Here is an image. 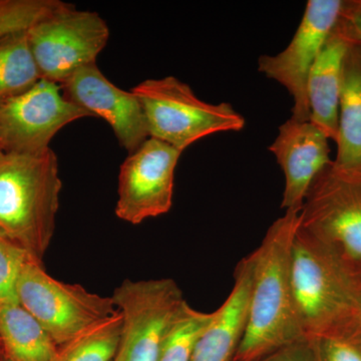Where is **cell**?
<instances>
[{
  "mask_svg": "<svg viewBox=\"0 0 361 361\" xmlns=\"http://www.w3.org/2000/svg\"><path fill=\"white\" fill-rule=\"evenodd\" d=\"M132 92L142 104L149 137L182 152L207 135L245 127L231 104L206 103L174 77L145 80Z\"/></svg>",
  "mask_w": 361,
  "mask_h": 361,
  "instance_id": "obj_4",
  "label": "cell"
},
{
  "mask_svg": "<svg viewBox=\"0 0 361 361\" xmlns=\"http://www.w3.org/2000/svg\"><path fill=\"white\" fill-rule=\"evenodd\" d=\"M122 332V317L104 320L59 348L58 361H115Z\"/></svg>",
  "mask_w": 361,
  "mask_h": 361,
  "instance_id": "obj_19",
  "label": "cell"
},
{
  "mask_svg": "<svg viewBox=\"0 0 361 361\" xmlns=\"http://www.w3.org/2000/svg\"><path fill=\"white\" fill-rule=\"evenodd\" d=\"M343 0H310L286 49L258 59V71L276 80L293 97L291 118L310 121L307 82L311 68L341 18Z\"/></svg>",
  "mask_w": 361,
  "mask_h": 361,
  "instance_id": "obj_11",
  "label": "cell"
},
{
  "mask_svg": "<svg viewBox=\"0 0 361 361\" xmlns=\"http://www.w3.org/2000/svg\"><path fill=\"white\" fill-rule=\"evenodd\" d=\"M0 361H9L7 360L6 356L4 355V350H2V353H0Z\"/></svg>",
  "mask_w": 361,
  "mask_h": 361,
  "instance_id": "obj_28",
  "label": "cell"
},
{
  "mask_svg": "<svg viewBox=\"0 0 361 361\" xmlns=\"http://www.w3.org/2000/svg\"><path fill=\"white\" fill-rule=\"evenodd\" d=\"M16 294L18 302L59 348L118 312L111 297L92 293L82 285L59 281L32 259L20 271Z\"/></svg>",
  "mask_w": 361,
  "mask_h": 361,
  "instance_id": "obj_5",
  "label": "cell"
},
{
  "mask_svg": "<svg viewBox=\"0 0 361 361\" xmlns=\"http://www.w3.org/2000/svg\"><path fill=\"white\" fill-rule=\"evenodd\" d=\"M355 37L342 18L330 32L311 68L307 82L310 122L336 142L344 59Z\"/></svg>",
  "mask_w": 361,
  "mask_h": 361,
  "instance_id": "obj_14",
  "label": "cell"
},
{
  "mask_svg": "<svg viewBox=\"0 0 361 361\" xmlns=\"http://www.w3.org/2000/svg\"><path fill=\"white\" fill-rule=\"evenodd\" d=\"M299 229L351 271L361 266V172L329 165L316 177L299 213Z\"/></svg>",
  "mask_w": 361,
  "mask_h": 361,
  "instance_id": "obj_6",
  "label": "cell"
},
{
  "mask_svg": "<svg viewBox=\"0 0 361 361\" xmlns=\"http://www.w3.org/2000/svg\"><path fill=\"white\" fill-rule=\"evenodd\" d=\"M122 317L115 361H158L166 339L188 303L171 278L127 279L111 296Z\"/></svg>",
  "mask_w": 361,
  "mask_h": 361,
  "instance_id": "obj_7",
  "label": "cell"
},
{
  "mask_svg": "<svg viewBox=\"0 0 361 361\" xmlns=\"http://www.w3.org/2000/svg\"><path fill=\"white\" fill-rule=\"evenodd\" d=\"M183 152L149 137L126 159L118 174L116 215L130 224H141L171 210L175 171Z\"/></svg>",
  "mask_w": 361,
  "mask_h": 361,
  "instance_id": "obj_10",
  "label": "cell"
},
{
  "mask_svg": "<svg viewBox=\"0 0 361 361\" xmlns=\"http://www.w3.org/2000/svg\"><path fill=\"white\" fill-rule=\"evenodd\" d=\"M330 140L310 121L290 118L280 126L275 141L268 148L283 170L285 188L281 208L301 211L316 177L331 165Z\"/></svg>",
  "mask_w": 361,
  "mask_h": 361,
  "instance_id": "obj_13",
  "label": "cell"
},
{
  "mask_svg": "<svg viewBox=\"0 0 361 361\" xmlns=\"http://www.w3.org/2000/svg\"><path fill=\"white\" fill-rule=\"evenodd\" d=\"M213 316L214 312H202L187 303L169 334L158 361H191L196 342Z\"/></svg>",
  "mask_w": 361,
  "mask_h": 361,
  "instance_id": "obj_20",
  "label": "cell"
},
{
  "mask_svg": "<svg viewBox=\"0 0 361 361\" xmlns=\"http://www.w3.org/2000/svg\"><path fill=\"white\" fill-rule=\"evenodd\" d=\"M4 152L6 151H4V142H2L1 134H0V156H1Z\"/></svg>",
  "mask_w": 361,
  "mask_h": 361,
  "instance_id": "obj_27",
  "label": "cell"
},
{
  "mask_svg": "<svg viewBox=\"0 0 361 361\" xmlns=\"http://www.w3.org/2000/svg\"><path fill=\"white\" fill-rule=\"evenodd\" d=\"M336 157L339 170L361 172V44L355 40L344 59Z\"/></svg>",
  "mask_w": 361,
  "mask_h": 361,
  "instance_id": "obj_16",
  "label": "cell"
},
{
  "mask_svg": "<svg viewBox=\"0 0 361 361\" xmlns=\"http://www.w3.org/2000/svg\"><path fill=\"white\" fill-rule=\"evenodd\" d=\"M40 78L27 30L0 39V104L32 89Z\"/></svg>",
  "mask_w": 361,
  "mask_h": 361,
  "instance_id": "obj_18",
  "label": "cell"
},
{
  "mask_svg": "<svg viewBox=\"0 0 361 361\" xmlns=\"http://www.w3.org/2000/svg\"><path fill=\"white\" fill-rule=\"evenodd\" d=\"M2 353V346H1V342H0V353Z\"/></svg>",
  "mask_w": 361,
  "mask_h": 361,
  "instance_id": "obj_29",
  "label": "cell"
},
{
  "mask_svg": "<svg viewBox=\"0 0 361 361\" xmlns=\"http://www.w3.org/2000/svg\"><path fill=\"white\" fill-rule=\"evenodd\" d=\"M61 188L51 148L0 156V231L42 264L56 232Z\"/></svg>",
  "mask_w": 361,
  "mask_h": 361,
  "instance_id": "obj_3",
  "label": "cell"
},
{
  "mask_svg": "<svg viewBox=\"0 0 361 361\" xmlns=\"http://www.w3.org/2000/svg\"><path fill=\"white\" fill-rule=\"evenodd\" d=\"M0 342L9 361H58L56 342L18 301L0 303Z\"/></svg>",
  "mask_w": 361,
  "mask_h": 361,
  "instance_id": "obj_17",
  "label": "cell"
},
{
  "mask_svg": "<svg viewBox=\"0 0 361 361\" xmlns=\"http://www.w3.org/2000/svg\"><path fill=\"white\" fill-rule=\"evenodd\" d=\"M63 94L80 108L110 125L122 147L132 154L149 139L139 99L111 82L97 63L84 66L61 85Z\"/></svg>",
  "mask_w": 361,
  "mask_h": 361,
  "instance_id": "obj_12",
  "label": "cell"
},
{
  "mask_svg": "<svg viewBox=\"0 0 361 361\" xmlns=\"http://www.w3.org/2000/svg\"><path fill=\"white\" fill-rule=\"evenodd\" d=\"M300 211H286L250 254L253 274L243 338L233 361H261L302 338L293 283L292 247Z\"/></svg>",
  "mask_w": 361,
  "mask_h": 361,
  "instance_id": "obj_1",
  "label": "cell"
},
{
  "mask_svg": "<svg viewBox=\"0 0 361 361\" xmlns=\"http://www.w3.org/2000/svg\"><path fill=\"white\" fill-rule=\"evenodd\" d=\"M317 344L322 361H361V337H324Z\"/></svg>",
  "mask_w": 361,
  "mask_h": 361,
  "instance_id": "obj_23",
  "label": "cell"
},
{
  "mask_svg": "<svg viewBox=\"0 0 361 361\" xmlns=\"http://www.w3.org/2000/svg\"><path fill=\"white\" fill-rule=\"evenodd\" d=\"M61 0H0V39L32 27L63 4Z\"/></svg>",
  "mask_w": 361,
  "mask_h": 361,
  "instance_id": "obj_21",
  "label": "cell"
},
{
  "mask_svg": "<svg viewBox=\"0 0 361 361\" xmlns=\"http://www.w3.org/2000/svg\"><path fill=\"white\" fill-rule=\"evenodd\" d=\"M355 39L361 44V0L344 1L341 13Z\"/></svg>",
  "mask_w": 361,
  "mask_h": 361,
  "instance_id": "obj_25",
  "label": "cell"
},
{
  "mask_svg": "<svg viewBox=\"0 0 361 361\" xmlns=\"http://www.w3.org/2000/svg\"><path fill=\"white\" fill-rule=\"evenodd\" d=\"M261 361H322L317 339L303 336L284 348L278 349Z\"/></svg>",
  "mask_w": 361,
  "mask_h": 361,
  "instance_id": "obj_24",
  "label": "cell"
},
{
  "mask_svg": "<svg viewBox=\"0 0 361 361\" xmlns=\"http://www.w3.org/2000/svg\"><path fill=\"white\" fill-rule=\"evenodd\" d=\"M292 283L304 336L361 337V289L355 273L299 226Z\"/></svg>",
  "mask_w": 361,
  "mask_h": 361,
  "instance_id": "obj_2",
  "label": "cell"
},
{
  "mask_svg": "<svg viewBox=\"0 0 361 361\" xmlns=\"http://www.w3.org/2000/svg\"><path fill=\"white\" fill-rule=\"evenodd\" d=\"M32 259L0 231V303L18 301L16 286L26 261Z\"/></svg>",
  "mask_w": 361,
  "mask_h": 361,
  "instance_id": "obj_22",
  "label": "cell"
},
{
  "mask_svg": "<svg viewBox=\"0 0 361 361\" xmlns=\"http://www.w3.org/2000/svg\"><path fill=\"white\" fill-rule=\"evenodd\" d=\"M27 37L40 78L63 85L80 68L97 63L110 28L99 13L63 2L28 28Z\"/></svg>",
  "mask_w": 361,
  "mask_h": 361,
  "instance_id": "obj_8",
  "label": "cell"
},
{
  "mask_svg": "<svg viewBox=\"0 0 361 361\" xmlns=\"http://www.w3.org/2000/svg\"><path fill=\"white\" fill-rule=\"evenodd\" d=\"M253 261L242 259L235 271L229 296L217 310L195 345L191 361H233L245 332L250 302Z\"/></svg>",
  "mask_w": 361,
  "mask_h": 361,
  "instance_id": "obj_15",
  "label": "cell"
},
{
  "mask_svg": "<svg viewBox=\"0 0 361 361\" xmlns=\"http://www.w3.org/2000/svg\"><path fill=\"white\" fill-rule=\"evenodd\" d=\"M61 85L40 78L32 89L0 104L4 151L39 154L68 123L92 116L61 92Z\"/></svg>",
  "mask_w": 361,
  "mask_h": 361,
  "instance_id": "obj_9",
  "label": "cell"
},
{
  "mask_svg": "<svg viewBox=\"0 0 361 361\" xmlns=\"http://www.w3.org/2000/svg\"><path fill=\"white\" fill-rule=\"evenodd\" d=\"M353 273H355L356 281H357V283L360 285L361 289V266L360 267H358L355 271H353Z\"/></svg>",
  "mask_w": 361,
  "mask_h": 361,
  "instance_id": "obj_26",
  "label": "cell"
}]
</instances>
